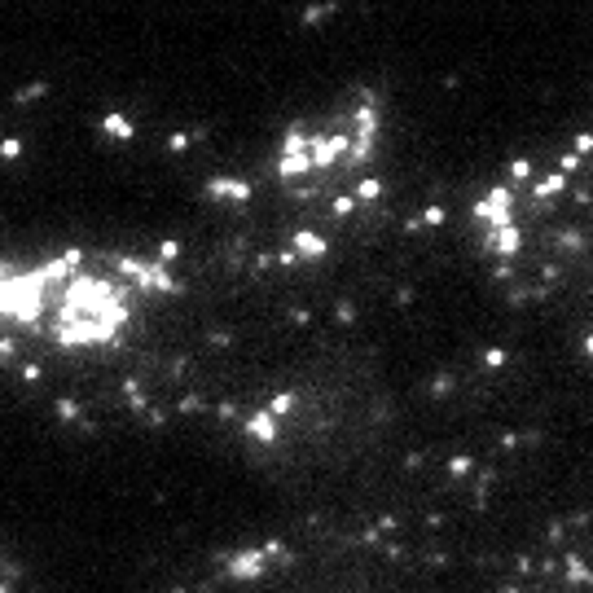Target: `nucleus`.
<instances>
[{
  "mask_svg": "<svg viewBox=\"0 0 593 593\" xmlns=\"http://www.w3.org/2000/svg\"><path fill=\"white\" fill-rule=\"evenodd\" d=\"M378 137H383V101L370 88H361L321 123H294L281 137L277 176L286 189H303V194H321L339 181H356L374 163Z\"/></svg>",
  "mask_w": 593,
  "mask_h": 593,
  "instance_id": "1",
  "label": "nucleus"
}]
</instances>
